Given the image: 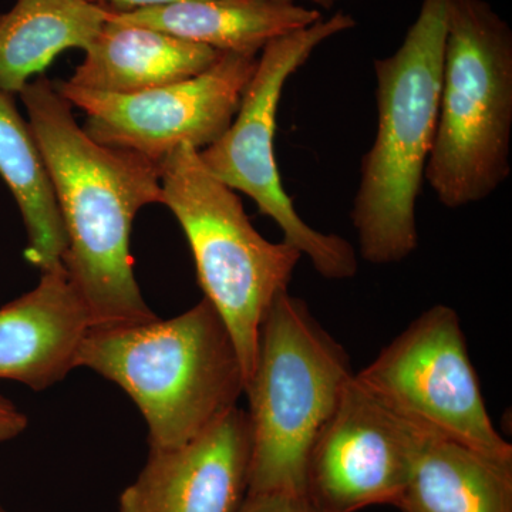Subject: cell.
I'll use <instances>...</instances> for the list:
<instances>
[{
	"label": "cell",
	"mask_w": 512,
	"mask_h": 512,
	"mask_svg": "<svg viewBox=\"0 0 512 512\" xmlns=\"http://www.w3.org/2000/svg\"><path fill=\"white\" fill-rule=\"evenodd\" d=\"M19 96L66 232L63 266L86 305L90 328L157 318L134 276L130 241L138 211L163 200L160 164L93 140L46 77L30 80Z\"/></svg>",
	"instance_id": "cell-1"
},
{
	"label": "cell",
	"mask_w": 512,
	"mask_h": 512,
	"mask_svg": "<svg viewBox=\"0 0 512 512\" xmlns=\"http://www.w3.org/2000/svg\"><path fill=\"white\" fill-rule=\"evenodd\" d=\"M448 0H423L393 55L375 60L377 130L360 164L350 220L372 265L419 248L417 201L439 120Z\"/></svg>",
	"instance_id": "cell-2"
},
{
	"label": "cell",
	"mask_w": 512,
	"mask_h": 512,
	"mask_svg": "<svg viewBox=\"0 0 512 512\" xmlns=\"http://www.w3.org/2000/svg\"><path fill=\"white\" fill-rule=\"evenodd\" d=\"M131 397L150 451L190 443L245 393L237 348L207 299L175 318L90 328L76 360Z\"/></svg>",
	"instance_id": "cell-3"
},
{
	"label": "cell",
	"mask_w": 512,
	"mask_h": 512,
	"mask_svg": "<svg viewBox=\"0 0 512 512\" xmlns=\"http://www.w3.org/2000/svg\"><path fill=\"white\" fill-rule=\"evenodd\" d=\"M353 375L349 353L308 303L279 293L262 319L245 386L252 440L248 493L305 495L309 451Z\"/></svg>",
	"instance_id": "cell-4"
},
{
	"label": "cell",
	"mask_w": 512,
	"mask_h": 512,
	"mask_svg": "<svg viewBox=\"0 0 512 512\" xmlns=\"http://www.w3.org/2000/svg\"><path fill=\"white\" fill-rule=\"evenodd\" d=\"M512 30L485 0H448L439 120L424 181L450 210L510 178Z\"/></svg>",
	"instance_id": "cell-5"
},
{
	"label": "cell",
	"mask_w": 512,
	"mask_h": 512,
	"mask_svg": "<svg viewBox=\"0 0 512 512\" xmlns=\"http://www.w3.org/2000/svg\"><path fill=\"white\" fill-rule=\"evenodd\" d=\"M165 205L183 228L204 298L224 320L237 348L245 386L254 370L262 319L276 296L289 291L302 254L288 242L262 237L237 191L183 144L160 161Z\"/></svg>",
	"instance_id": "cell-6"
},
{
	"label": "cell",
	"mask_w": 512,
	"mask_h": 512,
	"mask_svg": "<svg viewBox=\"0 0 512 512\" xmlns=\"http://www.w3.org/2000/svg\"><path fill=\"white\" fill-rule=\"evenodd\" d=\"M356 20L338 12L292 35L268 43L231 126L210 147L198 151L202 164L231 190L244 192L284 232V241L311 261L330 281H345L359 271V256L340 235L323 234L306 224L286 194L276 165L274 138L284 87L296 70L326 40L355 28Z\"/></svg>",
	"instance_id": "cell-7"
},
{
	"label": "cell",
	"mask_w": 512,
	"mask_h": 512,
	"mask_svg": "<svg viewBox=\"0 0 512 512\" xmlns=\"http://www.w3.org/2000/svg\"><path fill=\"white\" fill-rule=\"evenodd\" d=\"M355 376L424 433L512 463V446L488 414L460 316L450 306L421 313Z\"/></svg>",
	"instance_id": "cell-8"
},
{
	"label": "cell",
	"mask_w": 512,
	"mask_h": 512,
	"mask_svg": "<svg viewBox=\"0 0 512 512\" xmlns=\"http://www.w3.org/2000/svg\"><path fill=\"white\" fill-rule=\"evenodd\" d=\"M259 55L221 53L204 72L136 94H109L57 84L64 99L86 111L84 131L97 143L160 164L175 148L201 151L224 136L254 76Z\"/></svg>",
	"instance_id": "cell-9"
},
{
	"label": "cell",
	"mask_w": 512,
	"mask_h": 512,
	"mask_svg": "<svg viewBox=\"0 0 512 512\" xmlns=\"http://www.w3.org/2000/svg\"><path fill=\"white\" fill-rule=\"evenodd\" d=\"M424 434L353 375L309 451L306 500L318 512L396 507Z\"/></svg>",
	"instance_id": "cell-10"
},
{
	"label": "cell",
	"mask_w": 512,
	"mask_h": 512,
	"mask_svg": "<svg viewBox=\"0 0 512 512\" xmlns=\"http://www.w3.org/2000/svg\"><path fill=\"white\" fill-rule=\"evenodd\" d=\"M251 423L234 407L200 436L150 451L117 512H238L249 488Z\"/></svg>",
	"instance_id": "cell-11"
},
{
	"label": "cell",
	"mask_w": 512,
	"mask_h": 512,
	"mask_svg": "<svg viewBox=\"0 0 512 512\" xmlns=\"http://www.w3.org/2000/svg\"><path fill=\"white\" fill-rule=\"evenodd\" d=\"M90 330L89 312L64 266L0 308V379L49 389L72 372Z\"/></svg>",
	"instance_id": "cell-12"
},
{
	"label": "cell",
	"mask_w": 512,
	"mask_h": 512,
	"mask_svg": "<svg viewBox=\"0 0 512 512\" xmlns=\"http://www.w3.org/2000/svg\"><path fill=\"white\" fill-rule=\"evenodd\" d=\"M110 18L210 46L221 53L259 55L268 43L322 19L296 0H184L131 10L110 9Z\"/></svg>",
	"instance_id": "cell-13"
},
{
	"label": "cell",
	"mask_w": 512,
	"mask_h": 512,
	"mask_svg": "<svg viewBox=\"0 0 512 512\" xmlns=\"http://www.w3.org/2000/svg\"><path fill=\"white\" fill-rule=\"evenodd\" d=\"M66 83L109 94H136L197 76L221 52L161 30L109 18Z\"/></svg>",
	"instance_id": "cell-14"
},
{
	"label": "cell",
	"mask_w": 512,
	"mask_h": 512,
	"mask_svg": "<svg viewBox=\"0 0 512 512\" xmlns=\"http://www.w3.org/2000/svg\"><path fill=\"white\" fill-rule=\"evenodd\" d=\"M396 507L403 512H512V463L426 433Z\"/></svg>",
	"instance_id": "cell-15"
},
{
	"label": "cell",
	"mask_w": 512,
	"mask_h": 512,
	"mask_svg": "<svg viewBox=\"0 0 512 512\" xmlns=\"http://www.w3.org/2000/svg\"><path fill=\"white\" fill-rule=\"evenodd\" d=\"M109 18L93 0H15L0 15V90L20 94L64 50H86Z\"/></svg>",
	"instance_id": "cell-16"
},
{
	"label": "cell",
	"mask_w": 512,
	"mask_h": 512,
	"mask_svg": "<svg viewBox=\"0 0 512 512\" xmlns=\"http://www.w3.org/2000/svg\"><path fill=\"white\" fill-rule=\"evenodd\" d=\"M0 177L8 185L28 234L26 259L40 269L63 266L66 232L45 161L15 96L0 90Z\"/></svg>",
	"instance_id": "cell-17"
},
{
	"label": "cell",
	"mask_w": 512,
	"mask_h": 512,
	"mask_svg": "<svg viewBox=\"0 0 512 512\" xmlns=\"http://www.w3.org/2000/svg\"><path fill=\"white\" fill-rule=\"evenodd\" d=\"M238 512H318L305 495L292 493H248Z\"/></svg>",
	"instance_id": "cell-18"
},
{
	"label": "cell",
	"mask_w": 512,
	"mask_h": 512,
	"mask_svg": "<svg viewBox=\"0 0 512 512\" xmlns=\"http://www.w3.org/2000/svg\"><path fill=\"white\" fill-rule=\"evenodd\" d=\"M28 417L18 407L0 396V443L15 439L28 427Z\"/></svg>",
	"instance_id": "cell-19"
},
{
	"label": "cell",
	"mask_w": 512,
	"mask_h": 512,
	"mask_svg": "<svg viewBox=\"0 0 512 512\" xmlns=\"http://www.w3.org/2000/svg\"><path fill=\"white\" fill-rule=\"evenodd\" d=\"M100 5L114 10H131L148 8V6L168 5V3L184 2V0H93ZM319 8L326 10L335 8L340 0H311Z\"/></svg>",
	"instance_id": "cell-20"
},
{
	"label": "cell",
	"mask_w": 512,
	"mask_h": 512,
	"mask_svg": "<svg viewBox=\"0 0 512 512\" xmlns=\"http://www.w3.org/2000/svg\"><path fill=\"white\" fill-rule=\"evenodd\" d=\"M0 512H6V511H5V510H3V508H2V507H0Z\"/></svg>",
	"instance_id": "cell-21"
}]
</instances>
